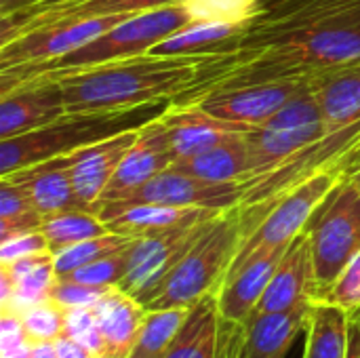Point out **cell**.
I'll return each instance as SVG.
<instances>
[{
  "mask_svg": "<svg viewBox=\"0 0 360 358\" xmlns=\"http://www.w3.org/2000/svg\"><path fill=\"white\" fill-rule=\"evenodd\" d=\"M359 61L360 0H293L249 23L234 51L215 59L198 84L173 101L190 103L209 91L312 76Z\"/></svg>",
  "mask_w": 360,
  "mask_h": 358,
  "instance_id": "obj_1",
  "label": "cell"
},
{
  "mask_svg": "<svg viewBox=\"0 0 360 358\" xmlns=\"http://www.w3.org/2000/svg\"><path fill=\"white\" fill-rule=\"evenodd\" d=\"M221 55L224 53L158 57L143 53L108 63L57 70L36 76H51L59 80L63 89L65 114L114 112L154 101H173L196 87L205 70ZM8 84H0V89Z\"/></svg>",
  "mask_w": 360,
  "mask_h": 358,
  "instance_id": "obj_2",
  "label": "cell"
},
{
  "mask_svg": "<svg viewBox=\"0 0 360 358\" xmlns=\"http://www.w3.org/2000/svg\"><path fill=\"white\" fill-rule=\"evenodd\" d=\"M264 205H236L207 222L205 230L167 274V279L141 302L148 310L190 308L209 293H217L238 255L243 243L268 215Z\"/></svg>",
  "mask_w": 360,
  "mask_h": 358,
  "instance_id": "obj_3",
  "label": "cell"
},
{
  "mask_svg": "<svg viewBox=\"0 0 360 358\" xmlns=\"http://www.w3.org/2000/svg\"><path fill=\"white\" fill-rule=\"evenodd\" d=\"M169 106L171 101H154L114 112L63 114L40 129L11 139H0V177L49 158L72 154L74 150L97 143L112 135L141 129L150 120L160 118Z\"/></svg>",
  "mask_w": 360,
  "mask_h": 358,
  "instance_id": "obj_4",
  "label": "cell"
},
{
  "mask_svg": "<svg viewBox=\"0 0 360 358\" xmlns=\"http://www.w3.org/2000/svg\"><path fill=\"white\" fill-rule=\"evenodd\" d=\"M194 17L190 11L179 2L171 6L150 8L143 13L129 15L120 23H116L112 30L95 38L93 42L80 46L74 53H68L55 61L32 65V68H11L0 70V84H8L27 76L57 72V70H72V68H86L97 63H108L114 59H127L135 55L148 53L152 46H156L160 40L171 36L173 32L181 30L184 25L192 23Z\"/></svg>",
  "mask_w": 360,
  "mask_h": 358,
  "instance_id": "obj_5",
  "label": "cell"
},
{
  "mask_svg": "<svg viewBox=\"0 0 360 358\" xmlns=\"http://www.w3.org/2000/svg\"><path fill=\"white\" fill-rule=\"evenodd\" d=\"M319 283V295L340 276L360 251V190L350 175H342L304 228Z\"/></svg>",
  "mask_w": 360,
  "mask_h": 358,
  "instance_id": "obj_6",
  "label": "cell"
},
{
  "mask_svg": "<svg viewBox=\"0 0 360 358\" xmlns=\"http://www.w3.org/2000/svg\"><path fill=\"white\" fill-rule=\"evenodd\" d=\"M323 114L312 89L295 95L264 124L253 127L247 137L249 148V179L243 186L255 184L276 171L289 158L312 146L323 135Z\"/></svg>",
  "mask_w": 360,
  "mask_h": 358,
  "instance_id": "obj_7",
  "label": "cell"
},
{
  "mask_svg": "<svg viewBox=\"0 0 360 358\" xmlns=\"http://www.w3.org/2000/svg\"><path fill=\"white\" fill-rule=\"evenodd\" d=\"M342 175L344 173L338 167L323 169V171L314 173L312 177H308L297 188H293L291 192H287L285 196H281L276 203H272L268 207L270 209L268 215L253 230V234L243 243L232 266H236L238 262H243L247 255H251L253 251H257L262 247L291 245V241L304 232L312 213L323 203V198L329 194V190L340 181Z\"/></svg>",
  "mask_w": 360,
  "mask_h": 358,
  "instance_id": "obj_8",
  "label": "cell"
},
{
  "mask_svg": "<svg viewBox=\"0 0 360 358\" xmlns=\"http://www.w3.org/2000/svg\"><path fill=\"white\" fill-rule=\"evenodd\" d=\"M245 188L243 184H217L205 181L194 175H188L175 167L165 169L154 179H150L143 188H139L131 198L99 207L97 215L108 222L116 213L127 207L154 203V205H171V207H194V209H211L226 211L243 203Z\"/></svg>",
  "mask_w": 360,
  "mask_h": 358,
  "instance_id": "obj_9",
  "label": "cell"
},
{
  "mask_svg": "<svg viewBox=\"0 0 360 358\" xmlns=\"http://www.w3.org/2000/svg\"><path fill=\"white\" fill-rule=\"evenodd\" d=\"M127 17L129 15H108L80 21H65L19 34L8 42L0 44V70L32 68L55 61L93 42L95 38L105 34Z\"/></svg>",
  "mask_w": 360,
  "mask_h": 358,
  "instance_id": "obj_10",
  "label": "cell"
},
{
  "mask_svg": "<svg viewBox=\"0 0 360 358\" xmlns=\"http://www.w3.org/2000/svg\"><path fill=\"white\" fill-rule=\"evenodd\" d=\"M209 219L184 224L171 230L135 238V243L129 249L127 276L118 289L143 302L167 279V274L181 262V257L190 251V247L196 243V238L200 236Z\"/></svg>",
  "mask_w": 360,
  "mask_h": 358,
  "instance_id": "obj_11",
  "label": "cell"
},
{
  "mask_svg": "<svg viewBox=\"0 0 360 358\" xmlns=\"http://www.w3.org/2000/svg\"><path fill=\"white\" fill-rule=\"evenodd\" d=\"M306 89H310V76H289L209 91L190 103L200 106L205 112L221 120L259 127Z\"/></svg>",
  "mask_w": 360,
  "mask_h": 358,
  "instance_id": "obj_12",
  "label": "cell"
},
{
  "mask_svg": "<svg viewBox=\"0 0 360 358\" xmlns=\"http://www.w3.org/2000/svg\"><path fill=\"white\" fill-rule=\"evenodd\" d=\"M181 0H63V2H34L8 15H0V44L11 38L65 21H80L108 15H135L150 8L179 4Z\"/></svg>",
  "mask_w": 360,
  "mask_h": 358,
  "instance_id": "obj_13",
  "label": "cell"
},
{
  "mask_svg": "<svg viewBox=\"0 0 360 358\" xmlns=\"http://www.w3.org/2000/svg\"><path fill=\"white\" fill-rule=\"evenodd\" d=\"M65 114L57 78L32 76L0 89V139L40 129Z\"/></svg>",
  "mask_w": 360,
  "mask_h": 358,
  "instance_id": "obj_14",
  "label": "cell"
},
{
  "mask_svg": "<svg viewBox=\"0 0 360 358\" xmlns=\"http://www.w3.org/2000/svg\"><path fill=\"white\" fill-rule=\"evenodd\" d=\"M173 162L175 152L165 122L160 118L150 120L148 124L137 129V137L124 154L120 167L116 169L110 186L105 188L97 211L103 205H114L131 198L139 188H143L150 179L169 169Z\"/></svg>",
  "mask_w": 360,
  "mask_h": 358,
  "instance_id": "obj_15",
  "label": "cell"
},
{
  "mask_svg": "<svg viewBox=\"0 0 360 358\" xmlns=\"http://www.w3.org/2000/svg\"><path fill=\"white\" fill-rule=\"evenodd\" d=\"M287 247H262L230 268L221 289L217 291L221 319L236 323L249 321Z\"/></svg>",
  "mask_w": 360,
  "mask_h": 358,
  "instance_id": "obj_16",
  "label": "cell"
},
{
  "mask_svg": "<svg viewBox=\"0 0 360 358\" xmlns=\"http://www.w3.org/2000/svg\"><path fill=\"white\" fill-rule=\"evenodd\" d=\"M319 298V283L312 262V249L306 232L295 236L283 253L270 285L253 314L281 312Z\"/></svg>",
  "mask_w": 360,
  "mask_h": 358,
  "instance_id": "obj_17",
  "label": "cell"
},
{
  "mask_svg": "<svg viewBox=\"0 0 360 358\" xmlns=\"http://www.w3.org/2000/svg\"><path fill=\"white\" fill-rule=\"evenodd\" d=\"M135 137H137V129L112 135L97 143L74 150L72 154H65L70 162L74 190L89 211L97 213V205L105 188L110 186L116 169L120 167L124 154L133 146Z\"/></svg>",
  "mask_w": 360,
  "mask_h": 358,
  "instance_id": "obj_18",
  "label": "cell"
},
{
  "mask_svg": "<svg viewBox=\"0 0 360 358\" xmlns=\"http://www.w3.org/2000/svg\"><path fill=\"white\" fill-rule=\"evenodd\" d=\"M2 177L23 190L42 217L63 211H89L74 190L68 156L49 158Z\"/></svg>",
  "mask_w": 360,
  "mask_h": 358,
  "instance_id": "obj_19",
  "label": "cell"
},
{
  "mask_svg": "<svg viewBox=\"0 0 360 358\" xmlns=\"http://www.w3.org/2000/svg\"><path fill=\"white\" fill-rule=\"evenodd\" d=\"M160 120L169 131L175 160L200 154L232 135L249 133L253 129L249 124L221 120L205 112L196 103H175V101H171L169 110L160 116Z\"/></svg>",
  "mask_w": 360,
  "mask_h": 358,
  "instance_id": "obj_20",
  "label": "cell"
},
{
  "mask_svg": "<svg viewBox=\"0 0 360 358\" xmlns=\"http://www.w3.org/2000/svg\"><path fill=\"white\" fill-rule=\"evenodd\" d=\"M310 89L323 114V133L360 124V61L312 74Z\"/></svg>",
  "mask_w": 360,
  "mask_h": 358,
  "instance_id": "obj_21",
  "label": "cell"
},
{
  "mask_svg": "<svg viewBox=\"0 0 360 358\" xmlns=\"http://www.w3.org/2000/svg\"><path fill=\"white\" fill-rule=\"evenodd\" d=\"M312 304L304 302L295 308L266 314H251L245 323L243 358H285L300 333H306Z\"/></svg>",
  "mask_w": 360,
  "mask_h": 358,
  "instance_id": "obj_22",
  "label": "cell"
},
{
  "mask_svg": "<svg viewBox=\"0 0 360 358\" xmlns=\"http://www.w3.org/2000/svg\"><path fill=\"white\" fill-rule=\"evenodd\" d=\"M93 312L101 335L99 358H129L148 308L137 298L116 287L103 295Z\"/></svg>",
  "mask_w": 360,
  "mask_h": 358,
  "instance_id": "obj_23",
  "label": "cell"
},
{
  "mask_svg": "<svg viewBox=\"0 0 360 358\" xmlns=\"http://www.w3.org/2000/svg\"><path fill=\"white\" fill-rule=\"evenodd\" d=\"M245 135H232L200 154L175 160L171 167L205 181L245 184L249 179V148Z\"/></svg>",
  "mask_w": 360,
  "mask_h": 358,
  "instance_id": "obj_24",
  "label": "cell"
},
{
  "mask_svg": "<svg viewBox=\"0 0 360 358\" xmlns=\"http://www.w3.org/2000/svg\"><path fill=\"white\" fill-rule=\"evenodd\" d=\"M245 27L219 21H192L173 32L148 53L158 57H184V55H217L232 53L238 36Z\"/></svg>",
  "mask_w": 360,
  "mask_h": 358,
  "instance_id": "obj_25",
  "label": "cell"
},
{
  "mask_svg": "<svg viewBox=\"0 0 360 358\" xmlns=\"http://www.w3.org/2000/svg\"><path fill=\"white\" fill-rule=\"evenodd\" d=\"M219 325V300L217 293H209L190 306L188 317L165 358H217Z\"/></svg>",
  "mask_w": 360,
  "mask_h": 358,
  "instance_id": "obj_26",
  "label": "cell"
},
{
  "mask_svg": "<svg viewBox=\"0 0 360 358\" xmlns=\"http://www.w3.org/2000/svg\"><path fill=\"white\" fill-rule=\"evenodd\" d=\"M221 211L211 209H194V207H171V205H154V203H141L122 209L114 217H110L105 224L110 232H118L124 236H146L162 230H171L184 224H194L200 219H209Z\"/></svg>",
  "mask_w": 360,
  "mask_h": 358,
  "instance_id": "obj_27",
  "label": "cell"
},
{
  "mask_svg": "<svg viewBox=\"0 0 360 358\" xmlns=\"http://www.w3.org/2000/svg\"><path fill=\"white\" fill-rule=\"evenodd\" d=\"M0 266L13 279V298L0 310L21 314L32 306L51 302V293L57 283L53 253H40V255L23 257L13 264H0Z\"/></svg>",
  "mask_w": 360,
  "mask_h": 358,
  "instance_id": "obj_28",
  "label": "cell"
},
{
  "mask_svg": "<svg viewBox=\"0 0 360 358\" xmlns=\"http://www.w3.org/2000/svg\"><path fill=\"white\" fill-rule=\"evenodd\" d=\"M350 321L346 310L314 300L302 358H348Z\"/></svg>",
  "mask_w": 360,
  "mask_h": 358,
  "instance_id": "obj_29",
  "label": "cell"
},
{
  "mask_svg": "<svg viewBox=\"0 0 360 358\" xmlns=\"http://www.w3.org/2000/svg\"><path fill=\"white\" fill-rule=\"evenodd\" d=\"M190 308L148 310L129 358H165Z\"/></svg>",
  "mask_w": 360,
  "mask_h": 358,
  "instance_id": "obj_30",
  "label": "cell"
},
{
  "mask_svg": "<svg viewBox=\"0 0 360 358\" xmlns=\"http://www.w3.org/2000/svg\"><path fill=\"white\" fill-rule=\"evenodd\" d=\"M40 230L46 236L51 253L110 232L108 224L93 211H63L49 215L44 217Z\"/></svg>",
  "mask_w": 360,
  "mask_h": 358,
  "instance_id": "obj_31",
  "label": "cell"
},
{
  "mask_svg": "<svg viewBox=\"0 0 360 358\" xmlns=\"http://www.w3.org/2000/svg\"><path fill=\"white\" fill-rule=\"evenodd\" d=\"M44 217L13 181L0 177V243L42 228Z\"/></svg>",
  "mask_w": 360,
  "mask_h": 358,
  "instance_id": "obj_32",
  "label": "cell"
},
{
  "mask_svg": "<svg viewBox=\"0 0 360 358\" xmlns=\"http://www.w3.org/2000/svg\"><path fill=\"white\" fill-rule=\"evenodd\" d=\"M133 236H124V234H118V232H108L103 236H97V238H89V241H82V243H76L68 249H61L57 253H53L55 257V270H57V276H65L82 266H89L105 255H112L116 251H122L127 247L133 245Z\"/></svg>",
  "mask_w": 360,
  "mask_h": 358,
  "instance_id": "obj_33",
  "label": "cell"
},
{
  "mask_svg": "<svg viewBox=\"0 0 360 358\" xmlns=\"http://www.w3.org/2000/svg\"><path fill=\"white\" fill-rule=\"evenodd\" d=\"M194 21H219L247 27L262 15L259 0H181Z\"/></svg>",
  "mask_w": 360,
  "mask_h": 358,
  "instance_id": "obj_34",
  "label": "cell"
},
{
  "mask_svg": "<svg viewBox=\"0 0 360 358\" xmlns=\"http://www.w3.org/2000/svg\"><path fill=\"white\" fill-rule=\"evenodd\" d=\"M129 249L131 247L116 251L112 255H105L89 266H82V268H78L65 276H57V279H70V281L95 285V287H120V283L127 276V268H129Z\"/></svg>",
  "mask_w": 360,
  "mask_h": 358,
  "instance_id": "obj_35",
  "label": "cell"
},
{
  "mask_svg": "<svg viewBox=\"0 0 360 358\" xmlns=\"http://www.w3.org/2000/svg\"><path fill=\"white\" fill-rule=\"evenodd\" d=\"M25 327V333L32 344L36 342H55L63 335L65 310L55 302H44L27 308L19 314Z\"/></svg>",
  "mask_w": 360,
  "mask_h": 358,
  "instance_id": "obj_36",
  "label": "cell"
},
{
  "mask_svg": "<svg viewBox=\"0 0 360 358\" xmlns=\"http://www.w3.org/2000/svg\"><path fill=\"white\" fill-rule=\"evenodd\" d=\"M316 302H325L346 310L348 314H356L360 310V251L346 264L340 276L316 298Z\"/></svg>",
  "mask_w": 360,
  "mask_h": 358,
  "instance_id": "obj_37",
  "label": "cell"
},
{
  "mask_svg": "<svg viewBox=\"0 0 360 358\" xmlns=\"http://www.w3.org/2000/svg\"><path fill=\"white\" fill-rule=\"evenodd\" d=\"M112 289L116 287H95V285H84V283H76L70 279H57L53 293H51V302H55L63 310L95 308L103 300V295Z\"/></svg>",
  "mask_w": 360,
  "mask_h": 358,
  "instance_id": "obj_38",
  "label": "cell"
},
{
  "mask_svg": "<svg viewBox=\"0 0 360 358\" xmlns=\"http://www.w3.org/2000/svg\"><path fill=\"white\" fill-rule=\"evenodd\" d=\"M63 335L89 348L95 358L101 354V335L97 327V319L93 308H72L65 310V325Z\"/></svg>",
  "mask_w": 360,
  "mask_h": 358,
  "instance_id": "obj_39",
  "label": "cell"
},
{
  "mask_svg": "<svg viewBox=\"0 0 360 358\" xmlns=\"http://www.w3.org/2000/svg\"><path fill=\"white\" fill-rule=\"evenodd\" d=\"M40 253H51L42 230L23 232V234H17L4 243H0V264H13L17 260L40 255Z\"/></svg>",
  "mask_w": 360,
  "mask_h": 358,
  "instance_id": "obj_40",
  "label": "cell"
},
{
  "mask_svg": "<svg viewBox=\"0 0 360 358\" xmlns=\"http://www.w3.org/2000/svg\"><path fill=\"white\" fill-rule=\"evenodd\" d=\"M245 348V323L221 319L217 358H243Z\"/></svg>",
  "mask_w": 360,
  "mask_h": 358,
  "instance_id": "obj_41",
  "label": "cell"
},
{
  "mask_svg": "<svg viewBox=\"0 0 360 358\" xmlns=\"http://www.w3.org/2000/svg\"><path fill=\"white\" fill-rule=\"evenodd\" d=\"M27 342H30V338L25 333L21 317L15 312H8V310H0V352L13 350Z\"/></svg>",
  "mask_w": 360,
  "mask_h": 358,
  "instance_id": "obj_42",
  "label": "cell"
},
{
  "mask_svg": "<svg viewBox=\"0 0 360 358\" xmlns=\"http://www.w3.org/2000/svg\"><path fill=\"white\" fill-rule=\"evenodd\" d=\"M55 350H57V358H95V354L84 348L82 344L61 335L59 340H55Z\"/></svg>",
  "mask_w": 360,
  "mask_h": 358,
  "instance_id": "obj_43",
  "label": "cell"
},
{
  "mask_svg": "<svg viewBox=\"0 0 360 358\" xmlns=\"http://www.w3.org/2000/svg\"><path fill=\"white\" fill-rule=\"evenodd\" d=\"M348 358H360V321L354 317V314H352V321H350Z\"/></svg>",
  "mask_w": 360,
  "mask_h": 358,
  "instance_id": "obj_44",
  "label": "cell"
},
{
  "mask_svg": "<svg viewBox=\"0 0 360 358\" xmlns=\"http://www.w3.org/2000/svg\"><path fill=\"white\" fill-rule=\"evenodd\" d=\"M30 358H57L55 342H36Z\"/></svg>",
  "mask_w": 360,
  "mask_h": 358,
  "instance_id": "obj_45",
  "label": "cell"
},
{
  "mask_svg": "<svg viewBox=\"0 0 360 358\" xmlns=\"http://www.w3.org/2000/svg\"><path fill=\"white\" fill-rule=\"evenodd\" d=\"M342 171H344V175H354V173H359L360 171V143L348 154V158L344 160V165H342Z\"/></svg>",
  "mask_w": 360,
  "mask_h": 358,
  "instance_id": "obj_46",
  "label": "cell"
},
{
  "mask_svg": "<svg viewBox=\"0 0 360 358\" xmlns=\"http://www.w3.org/2000/svg\"><path fill=\"white\" fill-rule=\"evenodd\" d=\"M34 2H63V0H2V13L0 15H8L13 11H19L23 6H30Z\"/></svg>",
  "mask_w": 360,
  "mask_h": 358,
  "instance_id": "obj_47",
  "label": "cell"
},
{
  "mask_svg": "<svg viewBox=\"0 0 360 358\" xmlns=\"http://www.w3.org/2000/svg\"><path fill=\"white\" fill-rule=\"evenodd\" d=\"M32 348H34V344H32V342H27V344L17 346V348H13V350H4V352H0V358H30V354H32Z\"/></svg>",
  "mask_w": 360,
  "mask_h": 358,
  "instance_id": "obj_48",
  "label": "cell"
},
{
  "mask_svg": "<svg viewBox=\"0 0 360 358\" xmlns=\"http://www.w3.org/2000/svg\"><path fill=\"white\" fill-rule=\"evenodd\" d=\"M350 177H352V179L356 181V186H359V190H360V171H359V173H354V175H350Z\"/></svg>",
  "mask_w": 360,
  "mask_h": 358,
  "instance_id": "obj_49",
  "label": "cell"
},
{
  "mask_svg": "<svg viewBox=\"0 0 360 358\" xmlns=\"http://www.w3.org/2000/svg\"><path fill=\"white\" fill-rule=\"evenodd\" d=\"M354 317H356V319H359V321H360V310H359V312H356V314H354Z\"/></svg>",
  "mask_w": 360,
  "mask_h": 358,
  "instance_id": "obj_50",
  "label": "cell"
}]
</instances>
